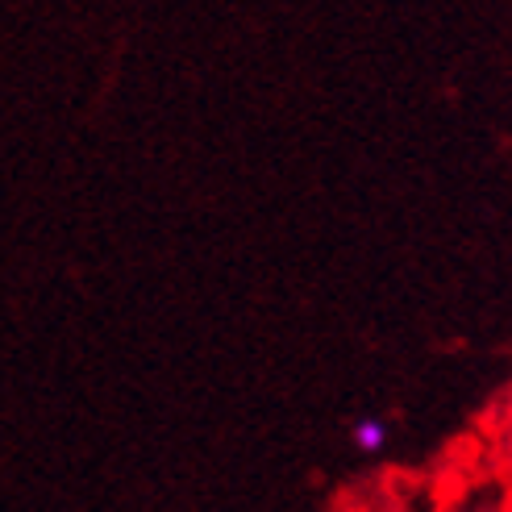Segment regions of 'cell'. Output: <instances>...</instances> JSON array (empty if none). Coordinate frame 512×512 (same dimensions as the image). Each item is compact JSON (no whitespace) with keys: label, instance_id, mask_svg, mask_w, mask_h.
<instances>
[{"label":"cell","instance_id":"6da1fadb","mask_svg":"<svg viewBox=\"0 0 512 512\" xmlns=\"http://www.w3.org/2000/svg\"><path fill=\"white\" fill-rule=\"evenodd\" d=\"M350 442L358 454H379L383 446H388V421H379V417H358L350 425Z\"/></svg>","mask_w":512,"mask_h":512},{"label":"cell","instance_id":"7a4b0ae2","mask_svg":"<svg viewBox=\"0 0 512 512\" xmlns=\"http://www.w3.org/2000/svg\"><path fill=\"white\" fill-rule=\"evenodd\" d=\"M508 421H512V400H508Z\"/></svg>","mask_w":512,"mask_h":512}]
</instances>
